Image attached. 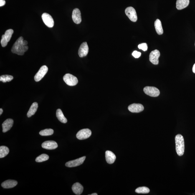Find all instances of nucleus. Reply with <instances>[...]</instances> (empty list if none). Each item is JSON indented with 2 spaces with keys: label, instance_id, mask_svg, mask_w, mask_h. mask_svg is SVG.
<instances>
[{
  "label": "nucleus",
  "instance_id": "f257e3e1",
  "mask_svg": "<svg viewBox=\"0 0 195 195\" xmlns=\"http://www.w3.org/2000/svg\"><path fill=\"white\" fill-rule=\"evenodd\" d=\"M23 41L24 39L22 37H21L16 41L11 49V52L13 53L19 55H23L24 53L28 50V46L23 45Z\"/></svg>",
  "mask_w": 195,
  "mask_h": 195
},
{
  "label": "nucleus",
  "instance_id": "f03ea898",
  "mask_svg": "<svg viewBox=\"0 0 195 195\" xmlns=\"http://www.w3.org/2000/svg\"><path fill=\"white\" fill-rule=\"evenodd\" d=\"M175 140L177 153L178 156H182L184 154L185 150L184 138L181 135L178 134L175 137Z\"/></svg>",
  "mask_w": 195,
  "mask_h": 195
},
{
  "label": "nucleus",
  "instance_id": "7ed1b4c3",
  "mask_svg": "<svg viewBox=\"0 0 195 195\" xmlns=\"http://www.w3.org/2000/svg\"><path fill=\"white\" fill-rule=\"evenodd\" d=\"M63 79L65 83L70 86H74L76 85L78 82L76 77L69 73L66 74L64 76Z\"/></svg>",
  "mask_w": 195,
  "mask_h": 195
},
{
  "label": "nucleus",
  "instance_id": "20e7f679",
  "mask_svg": "<svg viewBox=\"0 0 195 195\" xmlns=\"http://www.w3.org/2000/svg\"><path fill=\"white\" fill-rule=\"evenodd\" d=\"M143 91L146 95L151 97H157L160 95L159 90L155 87H145L143 89Z\"/></svg>",
  "mask_w": 195,
  "mask_h": 195
},
{
  "label": "nucleus",
  "instance_id": "39448f33",
  "mask_svg": "<svg viewBox=\"0 0 195 195\" xmlns=\"http://www.w3.org/2000/svg\"><path fill=\"white\" fill-rule=\"evenodd\" d=\"M125 14L129 19L133 22H135L138 20V16L135 9L132 7H128L125 9Z\"/></svg>",
  "mask_w": 195,
  "mask_h": 195
},
{
  "label": "nucleus",
  "instance_id": "423d86ee",
  "mask_svg": "<svg viewBox=\"0 0 195 195\" xmlns=\"http://www.w3.org/2000/svg\"><path fill=\"white\" fill-rule=\"evenodd\" d=\"M48 71V68L47 66L44 65L41 67L39 71L34 76L35 81L36 82H39L46 75Z\"/></svg>",
  "mask_w": 195,
  "mask_h": 195
},
{
  "label": "nucleus",
  "instance_id": "0eeeda50",
  "mask_svg": "<svg viewBox=\"0 0 195 195\" xmlns=\"http://www.w3.org/2000/svg\"><path fill=\"white\" fill-rule=\"evenodd\" d=\"M92 135V132L89 129H84L78 132L76 135L77 139L83 140L88 138Z\"/></svg>",
  "mask_w": 195,
  "mask_h": 195
},
{
  "label": "nucleus",
  "instance_id": "6e6552de",
  "mask_svg": "<svg viewBox=\"0 0 195 195\" xmlns=\"http://www.w3.org/2000/svg\"><path fill=\"white\" fill-rule=\"evenodd\" d=\"M42 18L44 24L49 28H52L54 24V20L52 16L47 13H44Z\"/></svg>",
  "mask_w": 195,
  "mask_h": 195
},
{
  "label": "nucleus",
  "instance_id": "1a4fd4ad",
  "mask_svg": "<svg viewBox=\"0 0 195 195\" xmlns=\"http://www.w3.org/2000/svg\"><path fill=\"white\" fill-rule=\"evenodd\" d=\"M160 56L159 51L157 49L152 51L149 55V60L152 64L154 65H158L159 64V58Z\"/></svg>",
  "mask_w": 195,
  "mask_h": 195
},
{
  "label": "nucleus",
  "instance_id": "9d476101",
  "mask_svg": "<svg viewBox=\"0 0 195 195\" xmlns=\"http://www.w3.org/2000/svg\"><path fill=\"white\" fill-rule=\"evenodd\" d=\"M86 159V156L82 157L77 159L67 162L65 164V166L68 167H73L80 166L84 163Z\"/></svg>",
  "mask_w": 195,
  "mask_h": 195
},
{
  "label": "nucleus",
  "instance_id": "9b49d317",
  "mask_svg": "<svg viewBox=\"0 0 195 195\" xmlns=\"http://www.w3.org/2000/svg\"><path fill=\"white\" fill-rule=\"evenodd\" d=\"M144 109L143 106L139 103L132 104L128 107V110L132 113H139L143 111Z\"/></svg>",
  "mask_w": 195,
  "mask_h": 195
},
{
  "label": "nucleus",
  "instance_id": "f8f14e48",
  "mask_svg": "<svg viewBox=\"0 0 195 195\" xmlns=\"http://www.w3.org/2000/svg\"><path fill=\"white\" fill-rule=\"evenodd\" d=\"M89 47L87 42H84L81 44L79 48L78 54L81 57H85L88 54Z\"/></svg>",
  "mask_w": 195,
  "mask_h": 195
},
{
  "label": "nucleus",
  "instance_id": "ddd939ff",
  "mask_svg": "<svg viewBox=\"0 0 195 195\" xmlns=\"http://www.w3.org/2000/svg\"><path fill=\"white\" fill-rule=\"evenodd\" d=\"M72 18L73 22L78 24L81 22V12L78 9H75L73 11Z\"/></svg>",
  "mask_w": 195,
  "mask_h": 195
},
{
  "label": "nucleus",
  "instance_id": "4468645a",
  "mask_svg": "<svg viewBox=\"0 0 195 195\" xmlns=\"http://www.w3.org/2000/svg\"><path fill=\"white\" fill-rule=\"evenodd\" d=\"M42 148L47 150H54L57 148V144L56 142L48 141L44 142L42 145Z\"/></svg>",
  "mask_w": 195,
  "mask_h": 195
},
{
  "label": "nucleus",
  "instance_id": "2eb2a0df",
  "mask_svg": "<svg viewBox=\"0 0 195 195\" xmlns=\"http://www.w3.org/2000/svg\"><path fill=\"white\" fill-rule=\"evenodd\" d=\"M14 124V120L12 119H8L3 122L2 126L3 132L5 133L11 129Z\"/></svg>",
  "mask_w": 195,
  "mask_h": 195
},
{
  "label": "nucleus",
  "instance_id": "dca6fc26",
  "mask_svg": "<svg viewBox=\"0 0 195 195\" xmlns=\"http://www.w3.org/2000/svg\"><path fill=\"white\" fill-rule=\"evenodd\" d=\"M106 159L107 163L109 164H112L114 162L116 156L113 152L110 151L106 152Z\"/></svg>",
  "mask_w": 195,
  "mask_h": 195
},
{
  "label": "nucleus",
  "instance_id": "f3484780",
  "mask_svg": "<svg viewBox=\"0 0 195 195\" xmlns=\"http://www.w3.org/2000/svg\"><path fill=\"white\" fill-rule=\"evenodd\" d=\"M17 184V182L14 180H7L1 184L2 187L5 189H9L14 187Z\"/></svg>",
  "mask_w": 195,
  "mask_h": 195
},
{
  "label": "nucleus",
  "instance_id": "a211bd4d",
  "mask_svg": "<svg viewBox=\"0 0 195 195\" xmlns=\"http://www.w3.org/2000/svg\"><path fill=\"white\" fill-rule=\"evenodd\" d=\"M84 188L83 186L80 183H75L72 186V191L76 195H80L83 192Z\"/></svg>",
  "mask_w": 195,
  "mask_h": 195
},
{
  "label": "nucleus",
  "instance_id": "6ab92c4d",
  "mask_svg": "<svg viewBox=\"0 0 195 195\" xmlns=\"http://www.w3.org/2000/svg\"><path fill=\"white\" fill-rule=\"evenodd\" d=\"M189 4V0H177L176 1V8L178 10L185 9Z\"/></svg>",
  "mask_w": 195,
  "mask_h": 195
},
{
  "label": "nucleus",
  "instance_id": "aec40b11",
  "mask_svg": "<svg viewBox=\"0 0 195 195\" xmlns=\"http://www.w3.org/2000/svg\"><path fill=\"white\" fill-rule=\"evenodd\" d=\"M38 108V103L37 102H34L33 103L28 112L27 116L28 118H30L34 115L37 111Z\"/></svg>",
  "mask_w": 195,
  "mask_h": 195
},
{
  "label": "nucleus",
  "instance_id": "412c9836",
  "mask_svg": "<svg viewBox=\"0 0 195 195\" xmlns=\"http://www.w3.org/2000/svg\"><path fill=\"white\" fill-rule=\"evenodd\" d=\"M154 26L156 32L159 35H162L163 34V30L162 26L161 21L159 19H157L155 21Z\"/></svg>",
  "mask_w": 195,
  "mask_h": 195
},
{
  "label": "nucleus",
  "instance_id": "4be33fe9",
  "mask_svg": "<svg viewBox=\"0 0 195 195\" xmlns=\"http://www.w3.org/2000/svg\"><path fill=\"white\" fill-rule=\"evenodd\" d=\"M56 116L59 121L62 123H67V119L64 116L63 113L60 109H57L56 112Z\"/></svg>",
  "mask_w": 195,
  "mask_h": 195
},
{
  "label": "nucleus",
  "instance_id": "5701e85b",
  "mask_svg": "<svg viewBox=\"0 0 195 195\" xmlns=\"http://www.w3.org/2000/svg\"><path fill=\"white\" fill-rule=\"evenodd\" d=\"M9 149L7 147L4 146L0 147V158H3L9 154Z\"/></svg>",
  "mask_w": 195,
  "mask_h": 195
},
{
  "label": "nucleus",
  "instance_id": "b1692460",
  "mask_svg": "<svg viewBox=\"0 0 195 195\" xmlns=\"http://www.w3.org/2000/svg\"><path fill=\"white\" fill-rule=\"evenodd\" d=\"M54 132V130L52 129H46L41 130L39 132V134L42 136H49L53 135Z\"/></svg>",
  "mask_w": 195,
  "mask_h": 195
},
{
  "label": "nucleus",
  "instance_id": "393cba45",
  "mask_svg": "<svg viewBox=\"0 0 195 195\" xmlns=\"http://www.w3.org/2000/svg\"><path fill=\"white\" fill-rule=\"evenodd\" d=\"M135 192L141 194H147L150 192V189L146 187H140L135 190Z\"/></svg>",
  "mask_w": 195,
  "mask_h": 195
},
{
  "label": "nucleus",
  "instance_id": "a878e982",
  "mask_svg": "<svg viewBox=\"0 0 195 195\" xmlns=\"http://www.w3.org/2000/svg\"><path fill=\"white\" fill-rule=\"evenodd\" d=\"M14 79L12 76L9 75H1L0 77V81L4 83L7 82H10Z\"/></svg>",
  "mask_w": 195,
  "mask_h": 195
},
{
  "label": "nucleus",
  "instance_id": "bb28decb",
  "mask_svg": "<svg viewBox=\"0 0 195 195\" xmlns=\"http://www.w3.org/2000/svg\"><path fill=\"white\" fill-rule=\"evenodd\" d=\"M49 158L48 155L44 154H41L38 156L36 158V161L37 162H42L47 161L49 159Z\"/></svg>",
  "mask_w": 195,
  "mask_h": 195
},
{
  "label": "nucleus",
  "instance_id": "cd10ccee",
  "mask_svg": "<svg viewBox=\"0 0 195 195\" xmlns=\"http://www.w3.org/2000/svg\"><path fill=\"white\" fill-rule=\"evenodd\" d=\"M14 30L12 29L7 30L5 33L4 36L8 42L10 40L12 36L14 33Z\"/></svg>",
  "mask_w": 195,
  "mask_h": 195
},
{
  "label": "nucleus",
  "instance_id": "c85d7f7f",
  "mask_svg": "<svg viewBox=\"0 0 195 195\" xmlns=\"http://www.w3.org/2000/svg\"><path fill=\"white\" fill-rule=\"evenodd\" d=\"M8 42L7 40L4 35H3L1 40V46H2L3 47H6V46L7 45Z\"/></svg>",
  "mask_w": 195,
  "mask_h": 195
},
{
  "label": "nucleus",
  "instance_id": "c756f323",
  "mask_svg": "<svg viewBox=\"0 0 195 195\" xmlns=\"http://www.w3.org/2000/svg\"><path fill=\"white\" fill-rule=\"evenodd\" d=\"M138 48L140 49H141L143 51H146L148 50V46L146 43H143L140 44L138 46Z\"/></svg>",
  "mask_w": 195,
  "mask_h": 195
},
{
  "label": "nucleus",
  "instance_id": "7c9ffc66",
  "mask_svg": "<svg viewBox=\"0 0 195 195\" xmlns=\"http://www.w3.org/2000/svg\"><path fill=\"white\" fill-rule=\"evenodd\" d=\"M141 52H138L137 51H134L132 54L133 57H134L135 58H138L139 57L141 56Z\"/></svg>",
  "mask_w": 195,
  "mask_h": 195
},
{
  "label": "nucleus",
  "instance_id": "2f4dec72",
  "mask_svg": "<svg viewBox=\"0 0 195 195\" xmlns=\"http://www.w3.org/2000/svg\"><path fill=\"white\" fill-rule=\"evenodd\" d=\"M6 4V1L4 0H0V6H3Z\"/></svg>",
  "mask_w": 195,
  "mask_h": 195
},
{
  "label": "nucleus",
  "instance_id": "473e14b6",
  "mask_svg": "<svg viewBox=\"0 0 195 195\" xmlns=\"http://www.w3.org/2000/svg\"><path fill=\"white\" fill-rule=\"evenodd\" d=\"M28 44V42L26 40H24L23 41V44L24 46H26Z\"/></svg>",
  "mask_w": 195,
  "mask_h": 195
},
{
  "label": "nucleus",
  "instance_id": "72a5a7b5",
  "mask_svg": "<svg viewBox=\"0 0 195 195\" xmlns=\"http://www.w3.org/2000/svg\"><path fill=\"white\" fill-rule=\"evenodd\" d=\"M193 72L194 73H195V63L194 64V65L193 66V69H192Z\"/></svg>",
  "mask_w": 195,
  "mask_h": 195
},
{
  "label": "nucleus",
  "instance_id": "f704fd0d",
  "mask_svg": "<svg viewBox=\"0 0 195 195\" xmlns=\"http://www.w3.org/2000/svg\"><path fill=\"white\" fill-rule=\"evenodd\" d=\"M3 110L2 108L0 109V115L2 114L3 113Z\"/></svg>",
  "mask_w": 195,
  "mask_h": 195
},
{
  "label": "nucleus",
  "instance_id": "c9c22d12",
  "mask_svg": "<svg viewBox=\"0 0 195 195\" xmlns=\"http://www.w3.org/2000/svg\"><path fill=\"white\" fill-rule=\"evenodd\" d=\"M89 195H98V194L97 193H92V194Z\"/></svg>",
  "mask_w": 195,
  "mask_h": 195
},
{
  "label": "nucleus",
  "instance_id": "e433bc0d",
  "mask_svg": "<svg viewBox=\"0 0 195 195\" xmlns=\"http://www.w3.org/2000/svg\"></svg>",
  "mask_w": 195,
  "mask_h": 195
}]
</instances>
